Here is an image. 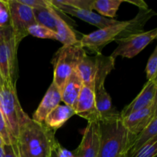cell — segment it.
<instances>
[{
    "instance_id": "cell-1",
    "label": "cell",
    "mask_w": 157,
    "mask_h": 157,
    "mask_svg": "<svg viewBox=\"0 0 157 157\" xmlns=\"http://www.w3.org/2000/svg\"><path fill=\"white\" fill-rule=\"evenodd\" d=\"M156 13L153 9H140V12L129 21H118L116 24L100 29L88 35H84L79 40L83 48L94 54L101 53L105 46L112 41L144 31L146 23Z\"/></svg>"
},
{
    "instance_id": "cell-2",
    "label": "cell",
    "mask_w": 157,
    "mask_h": 157,
    "mask_svg": "<svg viewBox=\"0 0 157 157\" xmlns=\"http://www.w3.org/2000/svg\"><path fill=\"white\" fill-rule=\"evenodd\" d=\"M55 134V131L31 118L15 140L18 157H51L59 144Z\"/></svg>"
},
{
    "instance_id": "cell-3",
    "label": "cell",
    "mask_w": 157,
    "mask_h": 157,
    "mask_svg": "<svg viewBox=\"0 0 157 157\" xmlns=\"http://www.w3.org/2000/svg\"><path fill=\"white\" fill-rule=\"evenodd\" d=\"M100 143L98 157H121L128 152L136 136L123 125L121 117L98 121Z\"/></svg>"
},
{
    "instance_id": "cell-4",
    "label": "cell",
    "mask_w": 157,
    "mask_h": 157,
    "mask_svg": "<svg viewBox=\"0 0 157 157\" xmlns=\"http://www.w3.org/2000/svg\"><path fill=\"white\" fill-rule=\"evenodd\" d=\"M0 110L9 134L15 143L21 129L31 120L21 107L15 83H4L3 84L0 90Z\"/></svg>"
},
{
    "instance_id": "cell-5",
    "label": "cell",
    "mask_w": 157,
    "mask_h": 157,
    "mask_svg": "<svg viewBox=\"0 0 157 157\" xmlns=\"http://www.w3.org/2000/svg\"><path fill=\"white\" fill-rule=\"evenodd\" d=\"M86 55L80 42L73 45L62 46L55 54L53 59L54 78L52 82L60 90H62L64 84L76 70L80 61Z\"/></svg>"
},
{
    "instance_id": "cell-6",
    "label": "cell",
    "mask_w": 157,
    "mask_h": 157,
    "mask_svg": "<svg viewBox=\"0 0 157 157\" xmlns=\"http://www.w3.org/2000/svg\"><path fill=\"white\" fill-rule=\"evenodd\" d=\"M114 66L115 59L111 56H105L102 53L88 56L86 54L80 61L76 71L83 84H90L94 81L102 83L105 81L106 78L114 68Z\"/></svg>"
},
{
    "instance_id": "cell-7",
    "label": "cell",
    "mask_w": 157,
    "mask_h": 157,
    "mask_svg": "<svg viewBox=\"0 0 157 157\" xmlns=\"http://www.w3.org/2000/svg\"><path fill=\"white\" fill-rule=\"evenodd\" d=\"M156 37L157 29H153L147 32L143 31L139 33L133 34L115 40L114 41L117 43V47L110 56L114 59L117 57L127 58H134L145 49L150 43L156 39Z\"/></svg>"
},
{
    "instance_id": "cell-8",
    "label": "cell",
    "mask_w": 157,
    "mask_h": 157,
    "mask_svg": "<svg viewBox=\"0 0 157 157\" xmlns=\"http://www.w3.org/2000/svg\"><path fill=\"white\" fill-rule=\"evenodd\" d=\"M9 6L10 24L17 41L20 43L28 34V29L35 24L33 9L21 4L18 0H7Z\"/></svg>"
},
{
    "instance_id": "cell-9",
    "label": "cell",
    "mask_w": 157,
    "mask_h": 157,
    "mask_svg": "<svg viewBox=\"0 0 157 157\" xmlns=\"http://www.w3.org/2000/svg\"><path fill=\"white\" fill-rule=\"evenodd\" d=\"M19 43L13 32L0 42V75L4 83H16L17 50Z\"/></svg>"
},
{
    "instance_id": "cell-10",
    "label": "cell",
    "mask_w": 157,
    "mask_h": 157,
    "mask_svg": "<svg viewBox=\"0 0 157 157\" xmlns=\"http://www.w3.org/2000/svg\"><path fill=\"white\" fill-rule=\"evenodd\" d=\"M75 114L90 121H99V115L95 104L94 83L83 84L75 109Z\"/></svg>"
},
{
    "instance_id": "cell-11",
    "label": "cell",
    "mask_w": 157,
    "mask_h": 157,
    "mask_svg": "<svg viewBox=\"0 0 157 157\" xmlns=\"http://www.w3.org/2000/svg\"><path fill=\"white\" fill-rule=\"evenodd\" d=\"M99 143L98 121H90L84 130L81 144L73 153L76 157H98Z\"/></svg>"
},
{
    "instance_id": "cell-12",
    "label": "cell",
    "mask_w": 157,
    "mask_h": 157,
    "mask_svg": "<svg viewBox=\"0 0 157 157\" xmlns=\"http://www.w3.org/2000/svg\"><path fill=\"white\" fill-rule=\"evenodd\" d=\"M52 6L56 9V11H60L63 13L68 14L72 16L77 17L89 24L98 27V29L107 27L111 25L116 24L118 22V20L107 18L101 16L98 13H95L93 11L86 10V9H78L64 6L58 2V0H50Z\"/></svg>"
},
{
    "instance_id": "cell-13",
    "label": "cell",
    "mask_w": 157,
    "mask_h": 157,
    "mask_svg": "<svg viewBox=\"0 0 157 157\" xmlns=\"http://www.w3.org/2000/svg\"><path fill=\"white\" fill-rule=\"evenodd\" d=\"M157 79L147 81L139 94L133 100L130 104L126 106L121 112V118L126 117L136 111L143 110L151 106L156 101Z\"/></svg>"
},
{
    "instance_id": "cell-14",
    "label": "cell",
    "mask_w": 157,
    "mask_h": 157,
    "mask_svg": "<svg viewBox=\"0 0 157 157\" xmlns=\"http://www.w3.org/2000/svg\"><path fill=\"white\" fill-rule=\"evenodd\" d=\"M156 111L157 101L147 108L134 112L121 119L122 124L130 133L136 136L150 124L155 117L157 116Z\"/></svg>"
},
{
    "instance_id": "cell-15",
    "label": "cell",
    "mask_w": 157,
    "mask_h": 157,
    "mask_svg": "<svg viewBox=\"0 0 157 157\" xmlns=\"http://www.w3.org/2000/svg\"><path fill=\"white\" fill-rule=\"evenodd\" d=\"M61 101V90L53 82L49 86L39 106L33 113L32 119L35 122L43 124L47 115L60 104Z\"/></svg>"
},
{
    "instance_id": "cell-16",
    "label": "cell",
    "mask_w": 157,
    "mask_h": 157,
    "mask_svg": "<svg viewBox=\"0 0 157 157\" xmlns=\"http://www.w3.org/2000/svg\"><path fill=\"white\" fill-rule=\"evenodd\" d=\"M95 104L99 115V121L121 117V112L112 105L111 97L104 86L94 90Z\"/></svg>"
},
{
    "instance_id": "cell-17",
    "label": "cell",
    "mask_w": 157,
    "mask_h": 157,
    "mask_svg": "<svg viewBox=\"0 0 157 157\" xmlns=\"http://www.w3.org/2000/svg\"><path fill=\"white\" fill-rule=\"evenodd\" d=\"M82 87L83 82L79 75L76 70L74 71L61 90V101L75 110Z\"/></svg>"
},
{
    "instance_id": "cell-18",
    "label": "cell",
    "mask_w": 157,
    "mask_h": 157,
    "mask_svg": "<svg viewBox=\"0 0 157 157\" xmlns=\"http://www.w3.org/2000/svg\"><path fill=\"white\" fill-rule=\"evenodd\" d=\"M74 115L76 114L72 107L65 104H59L47 115L43 124L50 130L56 132Z\"/></svg>"
},
{
    "instance_id": "cell-19",
    "label": "cell",
    "mask_w": 157,
    "mask_h": 157,
    "mask_svg": "<svg viewBox=\"0 0 157 157\" xmlns=\"http://www.w3.org/2000/svg\"><path fill=\"white\" fill-rule=\"evenodd\" d=\"M55 18L57 41L62 43L63 46L73 45L79 42L75 31L60 16L57 11L55 13Z\"/></svg>"
},
{
    "instance_id": "cell-20",
    "label": "cell",
    "mask_w": 157,
    "mask_h": 157,
    "mask_svg": "<svg viewBox=\"0 0 157 157\" xmlns=\"http://www.w3.org/2000/svg\"><path fill=\"white\" fill-rule=\"evenodd\" d=\"M156 136H157V116L153 118V121L145 129L136 135L127 153V156L129 157L133 155L143 146Z\"/></svg>"
},
{
    "instance_id": "cell-21",
    "label": "cell",
    "mask_w": 157,
    "mask_h": 157,
    "mask_svg": "<svg viewBox=\"0 0 157 157\" xmlns=\"http://www.w3.org/2000/svg\"><path fill=\"white\" fill-rule=\"evenodd\" d=\"M124 0H94L93 10L107 18L114 19L118 9Z\"/></svg>"
},
{
    "instance_id": "cell-22",
    "label": "cell",
    "mask_w": 157,
    "mask_h": 157,
    "mask_svg": "<svg viewBox=\"0 0 157 157\" xmlns=\"http://www.w3.org/2000/svg\"><path fill=\"white\" fill-rule=\"evenodd\" d=\"M55 12L56 10L52 6L47 8H38L33 9L35 22L36 24L44 26L55 32Z\"/></svg>"
},
{
    "instance_id": "cell-23",
    "label": "cell",
    "mask_w": 157,
    "mask_h": 157,
    "mask_svg": "<svg viewBox=\"0 0 157 157\" xmlns=\"http://www.w3.org/2000/svg\"><path fill=\"white\" fill-rule=\"evenodd\" d=\"M28 34L35 38H44V39L57 40L56 32L44 26L40 25L38 24H34L28 29Z\"/></svg>"
},
{
    "instance_id": "cell-24",
    "label": "cell",
    "mask_w": 157,
    "mask_h": 157,
    "mask_svg": "<svg viewBox=\"0 0 157 157\" xmlns=\"http://www.w3.org/2000/svg\"><path fill=\"white\" fill-rule=\"evenodd\" d=\"M157 154V136L143 146L140 150L129 157H156ZM127 157V156H126Z\"/></svg>"
},
{
    "instance_id": "cell-25",
    "label": "cell",
    "mask_w": 157,
    "mask_h": 157,
    "mask_svg": "<svg viewBox=\"0 0 157 157\" xmlns=\"http://www.w3.org/2000/svg\"><path fill=\"white\" fill-rule=\"evenodd\" d=\"M146 74L148 81L157 79V47L149 58L146 67Z\"/></svg>"
},
{
    "instance_id": "cell-26",
    "label": "cell",
    "mask_w": 157,
    "mask_h": 157,
    "mask_svg": "<svg viewBox=\"0 0 157 157\" xmlns=\"http://www.w3.org/2000/svg\"><path fill=\"white\" fill-rule=\"evenodd\" d=\"M58 2L64 6L74 9L93 11L94 0H58Z\"/></svg>"
},
{
    "instance_id": "cell-27",
    "label": "cell",
    "mask_w": 157,
    "mask_h": 157,
    "mask_svg": "<svg viewBox=\"0 0 157 157\" xmlns=\"http://www.w3.org/2000/svg\"><path fill=\"white\" fill-rule=\"evenodd\" d=\"M0 136L2 137L6 145H11V144H15L12 136L9 134V132L8 130L7 127H6V122H5V120L3 118L1 110H0Z\"/></svg>"
},
{
    "instance_id": "cell-28",
    "label": "cell",
    "mask_w": 157,
    "mask_h": 157,
    "mask_svg": "<svg viewBox=\"0 0 157 157\" xmlns=\"http://www.w3.org/2000/svg\"><path fill=\"white\" fill-rule=\"evenodd\" d=\"M21 4L25 5L32 9L38 8H47L52 6L50 0H18Z\"/></svg>"
},
{
    "instance_id": "cell-29",
    "label": "cell",
    "mask_w": 157,
    "mask_h": 157,
    "mask_svg": "<svg viewBox=\"0 0 157 157\" xmlns=\"http://www.w3.org/2000/svg\"><path fill=\"white\" fill-rule=\"evenodd\" d=\"M0 27H11L9 6L6 9H3L0 10Z\"/></svg>"
},
{
    "instance_id": "cell-30",
    "label": "cell",
    "mask_w": 157,
    "mask_h": 157,
    "mask_svg": "<svg viewBox=\"0 0 157 157\" xmlns=\"http://www.w3.org/2000/svg\"><path fill=\"white\" fill-rule=\"evenodd\" d=\"M55 153H56L58 157H76L73 153V152L66 150L65 148L61 147L60 144L57 145L56 148H55Z\"/></svg>"
},
{
    "instance_id": "cell-31",
    "label": "cell",
    "mask_w": 157,
    "mask_h": 157,
    "mask_svg": "<svg viewBox=\"0 0 157 157\" xmlns=\"http://www.w3.org/2000/svg\"><path fill=\"white\" fill-rule=\"evenodd\" d=\"M5 156L4 157H18L16 147L15 144L5 145Z\"/></svg>"
},
{
    "instance_id": "cell-32",
    "label": "cell",
    "mask_w": 157,
    "mask_h": 157,
    "mask_svg": "<svg viewBox=\"0 0 157 157\" xmlns=\"http://www.w3.org/2000/svg\"><path fill=\"white\" fill-rule=\"evenodd\" d=\"M124 2H128L130 4H133L136 6L137 7L140 8V9H144V10H147L148 9V6H147V3L144 1L142 0H133V1H130V0H124Z\"/></svg>"
},
{
    "instance_id": "cell-33",
    "label": "cell",
    "mask_w": 157,
    "mask_h": 157,
    "mask_svg": "<svg viewBox=\"0 0 157 157\" xmlns=\"http://www.w3.org/2000/svg\"><path fill=\"white\" fill-rule=\"evenodd\" d=\"M12 31V29L11 27H7V28L0 27V42L4 41L5 38L7 37V35H9Z\"/></svg>"
},
{
    "instance_id": "cell-34",
    "label": "cell",
    "mask_w": 157,
    "mask_h": 157,
    "mask_svg": "<svg viewBox=\"0 0 157 157\" xmlns=\"http://www.w3.org/2000/svg\"><path fill=\"white\" fill-rule=\"evenodd\" d=\"M8 8V1H5V0H0V10L3 9H6Z\"/></svg>"
},
{
    "instance_id": "cell-35",
    "label": "cell",
    "mask_w": 157,
    "mask_h": 157,
    "mask_svg": "<svg viewBox=\"0 0 157 157\" xmlns=\"http://www.w3.org/2000/svg\"><path fill=\"white\" fill-rule=\"evenodd\" d=\"M2 147V146H0V157L5 156V153H6V152H5V147Z\"/></svg>"
},
{
    "instance_id": "cell-36",
    "label": "cell",
    "mask_w": 157,
    "mask_h": 157,
    "mask_svg": "<svg viewBox=\"0 0 157 157\" xmlns=\"http://www.w3.org/2000/svg\"><path fill=\"white\" fill-rule=\"evenodd\" d=\"M5 145H6V144H5L4 140H3L2 137V136H0V146H2V147H4Z\"/></svg>"
},
{
    "instance_id": "cell-37",
    "label": "cell",
    "mask_w": 157,
    "mask_h": 157,
    "mask_svg": "<svg viewBox=\"0 0 157 157\" xmlns=\"http://www.w3.org/2000/svg\"><path fill=\"white\" fill-rule=\"evenodd\" d=\"M3 84H4V81H3L1 75H0V90H1V88L2 87Z\"/></svg>"
},
{
    "instance_id": "cell-38",
    "label": "cell",
    "mask_w": 157,
    "mask_h": 157,
    "mask_svg": "<svg viewBox=\"0 0 157 157\" xmlns=\"http://www.w3.org/2000/svg\"><path fill=\"white\" fill-rule=\"evenodd\" d=\"M51 157H58V156H57L56 153H55V150L53 151V153H52V156H51Z\"/></svg>"
},
{
    "instance_id": "cell-39",
    "label": "cell",
    "mask_w": 157,
    "mask_h": 157,
    "mask_svg": "<svg viewBox=\"0 0 157 157\" xmlns=\"http://www.w3.org/2000/svg\"><path fill=\"white\" fill-rule=\"evenodd\" d=\"M126 154H127V153H126ZM126 154H124L122 156H121V157H125L126 156Z\"/></svg>"
},
{
    "instance_id": "cell-40",
    "label": "cell",
    "mask_w": 157,
    "mask_h": 157,
    "mask_svg": "<svg viewBox=\"0 0 157 157\" xmlns=\"http://www.w3.org/2000/svg\"><path fill=\"white\" fill-rule=\"evenodd\" d=\"M126 156H127V154H126ZM126 156H125V157H126Z\"/></svg>"
}]
</instances>
